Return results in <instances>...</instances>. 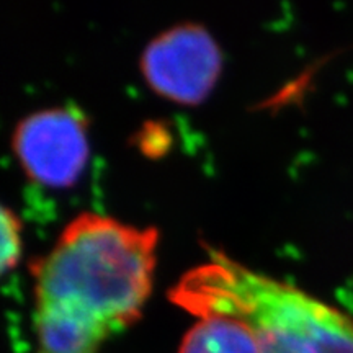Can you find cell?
<instances>
[{
  "label": "cell",
  "instance_id": "1",
  "mask_svg": "<svg viewBox=\"0 0 353 353\" xmlns=\"http://www.w3.org/2000/svg\"><path fill=\"white\" fill-rule=\"evenodd\" d=\"M159 229L110 216L74 218L32 263L34 353H100L143 316L152 293Z\"/></svg>",
  "mask_w": 353,
  "mask_h": 353
},
{
  "label": "cell",
  "instance_id": "2",
  "mask_svg": "<svg viewBox=\"0 0 353 353\" xmlns=\"http://www.w3.org/2000/svg\"><path fill=\"white\" fill-rule=\"evenodd\" d=\"M208 260L185 273L170 301L190 314L244 321L262 353H353V317L283 280L206 247Z\"/></svg>",
  "mask_w": 353,
  "mask_h": 353
},
{
  "label": "cell",
  "instance_id": "3",
  "mask_svg": "<svg viewBox=\"0 0 353 353\" xmlns=\"http://www.w3.org/2000/svg\"><path fill=\"white\" fill-rule=\"evenodd\" d=\"M141 69L156 94L195 107L206 100L223 70L213 37L200 25H179L145 46Z\"/></svg>",
  "mask_w": 353,
  "mask_h": 353
},
{
  "label": "cell",
  "instance_id": "4",
  "mask_svg": "<svg viewBox=\"0 0 353 353\" xmlns=\"http://www.w3.org/2000/svg\"><path fill=\"white\" fill-rule=\"evenodd\" d=\"M12 148L34 182L52 188L70 187L82 175L90 154L85 118L70 108L41 110L17 125Z\"/></svg>",
  "mask_w": 353,
  "mask_h": 353
},
{
  "label": "cell",
  "instance_id": "5",
  "mask_svg": "<svg viewBox=\"0 0 353 353\" xmlns=\"http://www.w3.org/2000/svg\"><path fill=\"white\" fill-rule=\"evenodd\" d=\"M179 353H262L257 337L244 321L203 316L187 330Z\"/></svg>",
  "mask_w": 353,
  "mask_h": 353
},
{
  "label": "cell",
  "instance_id": "6",
  "mask_svg": "<svg viewBox=\"0 0 353 353\" xmlns=\"http://www.w3.org/2000/svg\"><path fill=\"white\" fill-rule=\"evenodd\" d=\"M21 255V221L0 203V276L19 263Z\"/></svg>",
  "mask_w": 353,
  "mask_h": 353
}]
</instances>
